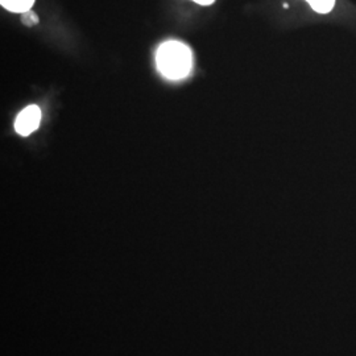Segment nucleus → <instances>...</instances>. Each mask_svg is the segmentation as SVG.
<instances>
[{"instance_id":"1","label":"nucleus","mask_w":356,"mask_h":356,"mask_svg":"<svg viewBox=\"0 0 356 356\" xmlns=\"http://www.w3.org/2000/svg\"><path fill=\"white\" fill-rule=\"evenodd\" d=\"M193 56L191 51L179 41H166L156 53L159 72L168 79L178 81L191 73Z\"/></svg>"},{"instance_id":"2","label":"nucleus","mask_w":356,"mask_h":356,"mask_svg":"<svg viewBox=\"0 0 356 356\" xmlns=\"http://www.w3.org/2000/svg\"><path fill=\"white\" fill-rule=\"evenodd\" d=\"M41 120V111L36 104L28 106L20 114L17 115L15 120V129L19 135L28 136L35 132L40 126Z\"/></svg>"},{"instance_id":"3","label":"nucleus","mask_w":356,"mask_h":356,"mask_svg":"<svg viewBox=\"0 0 356 356\" xmlns=\"http://www.w3.org/2000/svg\"><path fill=\"white\" fill-rule=\"evenodd\" d=\"M0 4L10 13H24L31 11L35 0H0Z\"/></svg>"},{"instance_id":"4","label":"nucleus","mask_w":356,"mask_h":356,"mask_svg":"<svg viewBox=\"0 0 356 356\" xmlns=\"http://www.w3.org/2000/svg\"><path fill=\"white\" fill-rule=\"evenodd\" d=\"M310 7L318 13H330L335 6V0H306Z\"/></svg>"},{"instance_id":"5","label":"nucleus","mask_w":356,"mask_h":356,"mask_svg":"<svg viewBox=\"0 0 356 356\" xmlns=\"http://www.w3.org/2000/svg\"><path fill=\"white\" fill-rule=\"evenodd\" d=\"M22 20H23V23H24V24L28 26H33V24H38V15H36V13H32V11H26V13H23V16H22Z\"/></svg>"},{"instance_id":"6","label":"nucleus","mask_w":356,"mask_h":356,"mask_svg":"<svg viewBox=\"0 0 356 356\" xmlns=\"http://www.w3.org/2000/svg\"><path fill=\"white\" fill-rule=\"evenodd\" d=\"M191 1H195L197 4H201V6H210V4H213L216 0H191Z\"/></svg>"}]
</instances>
